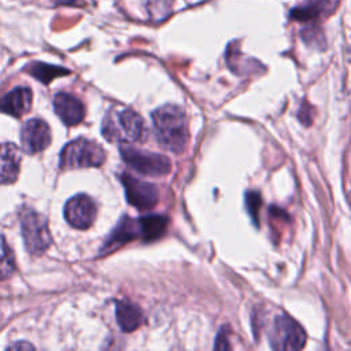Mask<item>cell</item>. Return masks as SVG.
<instances>
[{"instance_id":"cell-13","label":"cell","mask_w":351,"mask_h":351,"mask_svg":"<svg viewBox=\"0 0 351 351\" xmlns=\"http://www.w3.org/2000/svg\"><path fill=\"white\" fill-rule=\"evenodd\" d=\"M32 99H33V93L29 88L26 86L15 88L0 99V111L19 118L30 110Z\"/></svg>"},{"instance_id":"cell-17","label":"cell","mask_w":351,"mask_h":351,"mask_svg":"<svg viewBox=\"0 0 351 351\" xmlns=\"http://www.w3.org/2000/svg\"><path fill=\"white\" fill-rule=\"evenodd\" d=\"M141 225V239L151 241L158 239L166 229L167 218L163 215H148L140 218Z\"/></svg>"},{"instance_id":"cell-4","label":"cell","mask_w":351,"mask_h":351,"mask_svg":"<svg viewBox=\"0 0 351 351\" xmlns=\"http://www.w3.org/2000/svg\"><path fill=\"white\" fill-rule=\"evenodd\" d=\"M106 159L104 149L95 141L77 138L70 141L60 154V167L78 169L100 166Z\"/></svg>"},{"instance_id":"cell-9","label":"cell","mask_w":351,"mask_h":351,"mask_svg":"<svg viewBox=\"0 0 351 351\" xmlns=\"http://www.w3.org/2000/svg\"><path fill=\"white\" fill-rule=\"evenodd\" d=\"M96 217V206L86 195L71 197L64 206V218L75 229H88Z\"/></svg>"},{"instance_id":"cell-3","label":"cell","mask_w":351,"mask_h":351,"mask_svg":"<svg viewBox=\"0 0 351 351\" xmlns=\"http://www.w3.org/2000/svg\"><path fill=\"white\" fill-rule=\"evenodd\" d=\"M306 340L307 335L302 325L288 314L276 315L267 332L269 346L277 351L302 350L306 344Z\"/></svg>"},{"instance_id":"cell-22","label":"cell","mask_w":351,"mask_h":351,"mask_svg":"<svg viewBox=\"0 0 351 351\" xmlns=\"http://www.w3.org/2000/svg\"><path fill=\"white\" fill-rule=\"evenodd\" d=\"M10 348H33V346L32 344H29V343H16V344H12V346H10Z\"/></svg>"},{"instance_id":"cell-14","label":"cell","mask_w":351,"mask_h":351,"mask_svg":"<svg viewBox=\"0 0 351 351\" xmlns=\"http://www.w3.org/2000/svg\"><path fill=\"white\" fill-rule=\"evenodd\" d=\"M21 152L12 143L0 144V184L14 182L19 173Z\"/></svg>"},{"instance_id":"cell-8","label":"cell","mask_w":351,"mask_h":351,"mask_svg":"<svg viewBox=\"0 0 351 351\" xmlns=\"http://www.w3.org/2000/svg\"><path fill=\"white\" fill-rule=\"evenodd\" d=\"M121 181L125 186L128 202L138 210L152 208L158 203V189L152 184L126 173L121 176Z\"/></svg>"},{"instance_id":"cell-20","label":"cell","mask_w":351,"mask_h":351,"mask_svg":"<svg viewBox=\"0 0 351 351\" xmlns=\"http://www.w3.org/2000/svg\"><path fill=\"white\" fill-rule=\"evenodd\" d=\"M245 203L248 207V211L251 213V215L254 217V219H256V213H258V207L261 206V197L258 192H248L247 197H245Z\"/></svg>"},{"instance_id":"cell-7","label":"cell","mask_w":351,"mask_h":351,"mask_svg":"<svg viewBox=\"0 0 351 351\" xmlns=\"http://www.w3.org/2000/svg\"><path fill=\"white\" fill-rule=\"evenodd\" d=\"M123 11L141 22L159 23L171 14L173 0H122Z\"/></svg>"},{"instance_id":"cell-15","label":"cell","mask_w":351,"mask_h":351,"mask_svg":"<svg viewBox=\"0 0 351 351\" xmlns=\"http://www.w3.org/2000/svg\"><path fill=\"white\" fill-rule=\"evenodd\" d=\"M136 237L141 239V225H140V218L130 219V218H123L118 226L114 229L111 236L108 237L106 243V250H114L118 248L121 244L128 243Z\"/></svg>"},{"instance_id":"cell-5","label":"cell","mask_w":351,"mask_h":351,"mask_svg":"<svg viewBox=\"0 0 351 351\" xmlns=\"http://www.w3.org/2000/svg\"><path fill=\"white\" fill-rule=\"evenodd\" d=\"M22 237L25 247L30 254H43L52 241L48 223L45 217L41 214L27 210L21 218Z\"/></svg>"},{"instance_id":"cell-23","label":"cell","mask_w":351,"mask_h":351,"mask_svg":"<svg viewBox=\"0 0 351 351\" xmlns=\"http://www.w3.org/2000/svg\"><path fill=\"white\" fill-rule=\"evenodd\" d=\"M350 170H351V166H350Z\"/></svg>"},{"instance_id":"cell-16","label":"cell","mask_w":351,"mask_h":351,"mask_svg":"<svg viewBox=\"0 0 351 351\" xmlns=\"http://www.w3.org/2000/svg\"><path fill=\"white\" fill-rule=\"evenodd\" d=\"M115 315H117V322L123 332H132L137 329L143 322L141 310L136 304L128 300L117 302Z\"/></svg>"},{"instance_id":"cell-18","label":"cell","mask_w":351,"mask_h":351,"mask_svg":"<svg viewBox=\"0 0 351 351\" xmlns=\"http://www.w3.org/2000/svg\"><path fill=\"white\" fill-rule=\"evenodd\" d=\"M29 73L32 75H34L37 80L43 81L44 84L49 82L51 80H53L55 77H59L62 74H67L69 71L62 69V67H56L52 64H45V63H33L29 67Z\"/></svg>"},{"instance_id":"cell-10","label":"cell","mask_w":351,"mask_h":351,"mask_svg":"<svg viewBox=\"0 0 351 351\" xmlns=\"http://www.w3.org/2000/svg\"><path fill=\"white\" fill-rule=\"evenodd\" d=\"M22 148L27 154H37L44 151L51 143V130L43 119H29L21 132Z\"/></svg>"},{"instance_id":"cell-19","label":"cell","mask_w":351,"mask_h":351,"mask_svg":"<svg viewBox=\"0 0 351 351\" xmlns=\"http://www.w3.org/2000/svg\"><path fill=\"white\" fill-rule=\"evenodd\" d=\"M14 255L0 233V281L8 278L14 271Z\"/></svg>"},{"instance_id":"cell-12","label":"cell","mask_w":351,"mask_h":351,"mask_svg":"<svg viewBox=\"0 0 351 351\" xmlns=\"http://www.w3.org/2000/svg\"><path fill=\"white\" fill-rule=\"evenodd\" d=\"M53 108L66 125H77L84 119L85 115V110L81 100L64 92H60L55 96Z\"/></svg>"},{"instance_id":"cell-1","label":"cell","mask_w":351,"mask_h":351,"mask_svg":"<svg viewBox=\"0 0 351 351\" xmlns=\"http://www.w3.org/2000/svg\"><path fill=\"white\" fill-rule=\"evenodd\" d=\"M152 125L159 144L171 152L180 154L188 143V119L184 110L174 104H165L152 114Z\"/></svg>"},{"instance_id":"cell-6","label":"cell","mask_w":351,"mask_h":351,"mask_svg":"<svg viewBox=\"0 0 351 351\" xmlns=\"http://www.w3.org/2000/svg\"><path fill=\"white\" fill-rule=\"evenodd\" d=\"M122 159L137 173L145 176H165L170 171V160L167 156L147 152L134 147H121Z\"/></svg>"},{"instance_id":"cell-2","label":"cell","mask_w":351,"mask_h":351,"mask_svg":"<svg viewBox=\"0 0 351 351\" xmlns=\"http://www.w3.org/2000/svg\"><path fill=\"white\" fill-rule=\"evenodd\" d=\"M101 133L108 141L122 144L138 143L147 137V126L136 111L123 107H112L103 119Z\"/></svg>"},{"instance_id":"cell-21","label":"cell","mask_w":351,"mask_h":351,"mask_svg":"<svg viewBox=\"0 0 351 351\" xmlns=\"http://www.w3.org/2000/svg\"><path fill=\"white\" fill-rule=\"evenodd\" d=\"M215 348L217 350H229V348H232V346H230V343H229V340H228V337L225 335V330H222L218 335L217 341H215Z\"/></svg>"},{"instance_id":"cell-11","label":"cell","mask_w":351,"mask_h":351,"mask_svg":"<svg viewBox=\"0 0 351 351\" xmlns=\"http://www.w3.org/2000/svg\"><path fill=\"white\" fill-rule=\"evenodd\" d=\"M340 0H307L291 11V18L300 22H311L329 16L336 11Z\"/></svg>"}]
</instances>
